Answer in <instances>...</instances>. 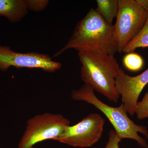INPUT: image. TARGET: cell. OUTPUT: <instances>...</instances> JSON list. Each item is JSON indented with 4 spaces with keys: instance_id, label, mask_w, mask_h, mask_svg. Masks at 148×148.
<instances>
[{
    "instance_id": "4fadbf2b",
    "label": "cell",
    "mask_w": 148,
    "mask_h": 148,
    "mask_svg": "<svg viewBox=\"0 0 148 148\" xmlns=\"http://www.w3.org/2000/svg\"><path fill=\"white\" fill-rule=\"evenodd\" d=\"M135 114L137 118L142 120L148 118V91L142 101L138 102L135 108Z\"/></svg>"
},
{
    "instance_id": "8fae6325",
    "label": "cell",
    "mask_w": 148,
    "mask_h": 148,
    "mask_svg": "<svg viewBox=\"0 0 148 148\" xmlns=\"http://www.w3.org/2000/svg\"><path fill=\"white\" fill-rule=\"evenodd\" d=\"M148 47V18L145 24L134 38L125 47L123 52H134L137 49Z\"/></svg>"
},
{
    "instance_id": "30bf717a",
    "label": "cell",
    "mask_w": 148,
    "mask_h": 148,
    "mask_svg": "<svg viewBox=\"0 0 148 148\" xmlns=\"http://www.w3.org/2000/svg\"><path fill=\"white\" fill-rule=\"evenodd\" d=\"M97 8L95 10L110 25L112 24L115 17H116L119 10V0H97Z\"/></svg>"
},
{
    "instance_id": "9a60e30c",
    "label": "cell",
    "mask_w": 148,
    "mask_h": 148,
    "mask_svg": "<svg viewBox=\"0 0 148 148\" xmlns=\"http://www.w3.org/2000/svg\"><path fill=\"white\" fill-rule=\"evenodd\" d=\"M122 139L114 130H112L109 133V139L105 148H120L119 143Z\"/></svg>"
},
{
    "instance_id": "2e32d148",
    "label": "cell",
    "mask_w": 148,
    "mask_h": 148,
    "mask_svg": "<svg viewBox=\"0 0 148 148\" xmlns=\"http://www.w3.org/2000/svg\"><path fill=\"white\" fill-rule=\"evenodd\" d=\"M136 1L145 10L148 12V0H136Z\"/></svg>"
},
{
    "instance_id": "ba28073f",
    "label": "cell",
    "mask_w": 148,
    "mask_h": 148,
    "mask_svg": "<svg viewBox=\"0 0 148 148\" xmlns=\"http://www.w3.org/2000/svg\"><path fill=\"white\" fill-rule=\"evenodd\" d=\"M148 84V68L142 73L134 77L128 75L120 68L115 78L116 87L121 96V104L130 116L135 114L140 94Z\"/></svg>"
},
{
    "instance_id": "6da1fadb",
    "label": "cell",
    "mask_w": 148,
    "mask_h": 148,
    "mask_svg": "<svg viewBox=\"0 0 148 148\" xmlns=\"http://www.w3.org/2000/svg\"><path fill=\"white\" fill-rule=\"evenodd\" d=\"M113 32L114 25L107 23L95 9L90 8L77 24L67 44L53 57L71 49L114 56L117 47Z\"/></svg>"
},
{
    "instance_id": "5b68a950",
    "label": "cell",
    "mask_w": 148,
    "mask_h": 148,
    "mask_svg": "<svg viewBox=\"0 0 148 148\" xmlns=\"http://www.w3.org/2000/svg\"><path fill=\"white\" fill-rule=\"evenodd\" d=\"M70 125V121L61 114L37 115L27 122L18 148H33L38 143L58 138Z\"/></svg>"
},
{
    "instance_id": "7c38bea8",
    "label": "cell",
    "mask_w": 148,
    "mask_h": 148,
    "mask_svg": "<svg viewBox=\"0 0 148 148\" xmlns=\"http://www.w3.org/2000/svg\"><path fill=\"white\" fill-rule=\"evenodd\" d=\"M123 62L126 69L133 72L141 70L143 69L144 63L142 56L134 52L127 53L123 57Z\"/></svg>"
},
{
    "instance_id": "52a82bcc",
    "label": "cell",
    "mask_w": 148,
    "mask_h": 148,
    "mask_svg": "<svg viewBox=\"0 0 148 148\" xmlns=\"http://www.w3.org/2000/svg\"><path fill=\"white\" fill-rule=\"evenodd\" d=\"M11 67L40 69L48 73L56 71L62 64L53 61L47 54L35 52L20 53L10 47L0 45V70L5 71Z\"/></svg>"
},
{
    "instance_id": "9c48e42d",
    "label": "cell",
    "mask_w": 148,
    "mask_h": 148,
    "mask_svg": "<svg viewBox=\"0 0 148 148\" xmlns=\"http://www.w3.org/2000/svg\"><path fill=\"white\" fill-rule=\"evenodd\" d=\"M28 11L24 0H0V16L12 23L20 22Z\"/></svg>"
},
{
    "instance_id": "5bb4252c",
    "label": "cell",
    "mask_w": 148,
    "mask_h": 148,
    "mask_svg": "<svg viewBox=\"0 0 148 148\" xmlns=\"http://www.w3.org/2000/svg\"><path fill=\"white\" fill-rule=\"evenodd\" d=\"M28 10L36 12L44 10L49 3L48 0H24Z\"/></svg>"
},
{
    "instance_id": "3957f363",
    "label": "cell",
    "mask_w": 148,
    "mask_h": 148,
    "mask_svg": "<svg viewBox=\"0 0 148 148\" xmlns=\"http://www.w3.org/2000/svg\"><path fill=\"white\" fill-rule=\"evenodd\" d=\"M94 91L90 85L84 83L79 89L72 90L71 97L74 101L86 102L101 111L121 139H132L137 141L142 147L148 148L146 140L139 135V133H142L148 139L147 127L135 124L130 119L122 104L118 107L109 106L98 99Z\"/></svg>"
},
{
    "instance_id": "7a4b0ae2",
    "label": "cell",
    "mask_w": 148,
    "mask_h": 148,
    "mask_svg": "<svg viewBox=\"0 0 148 148\" xmlns=\"http://www.w3.org/2000/svg\"><path fill=\"white\" fill-rule=\"evenodd\" d=\"M78 55L83 81L109 101L117 103L120 95L116 87L115 78L120 68L114 56L85 52H78Z\"/></svg>"
},
{
    "instance_id": "277c9868",
    "label": "cell",
    "mask_w": 148,
    "mask_h": 148,
    "mask_svg": "<svg viewBox=\"0 0 148 148\" xmlns=\"http://www.w3.org/2000/svg\"><path fill=\"white\" fill-rule=\"evenodd\" d=\"M116 21L114 25V36L117 52L121 53L145 24L148 12L136 0H119Z\"/></svg>"
},
{
    "instance_id": "8992f818",
    "label": "cell",
    "mask_w": 148,
    "mask_h": 148,
    "mask_svg": "<svg viewBox=\"0 0 148 148\" xmlns=\"http://www.w3.org/2000/svg\"><path fill=\"white\" fill-rule=\"evenodd\" d=\"M105 123L100 114L91 113L76 124L69 125L53 140L75 147H90L101 140Z\"/></svg>"
}]
</instances>
